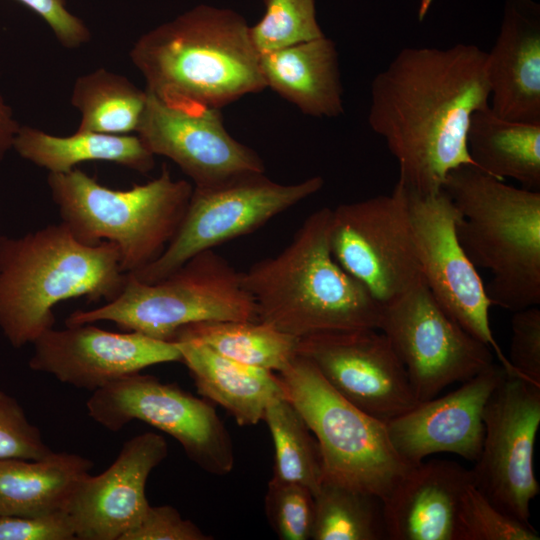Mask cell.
Returning a JSON list of instances; mask_svg holds the SVG:
<instances>
[{
    "label": "cell",
    "instance_id": "cell-20",
    "mask_svg": "<svg viewBox=\"0 0 540 540\" xmlns=\"http://www.w3.org/2000/svg\"><path fill=\"white\" fill-rule=\"evenodd\" d=\"M486 71L496 115L540 124V8L533 0H506Z\"/></svg>",
    "mask_w": 540,
    "mask_h": 540
},
{
    "label": "cell",
    "instance_id": "cell-32",
    "mask_svg": "<svg viewBox=\"0 0 540 540\" xmlns=\"http://www.w3.org/2000/svg\"><path fill=\"white\" fill-rule=\"evenodd\" d=\"M531 525L504 513L471 483L461 497L455 540H539Z\"/></svg>",
    "mask_w": 540,
    "mask_h": 540
},
{
    "label": "cell",
    "instance_id": "cell-33",
    "mask_svg": "<svg viewBox=\"0 0 540 540\" xmlns=\"http://www.w3.org/2000/svg\"><path fill=\"white\" fill-rule=\"evenodd\" d=\"M268 521L282 540L312 538L314 494L305 486L270 480L265 496Z\"/></svg>",
    "mask_w": 540,
    "mask_h": 540
},
{
    "label": "cell",
    "instance_id": "cell-3",
    "mask_svg": "<svg viewBox=\"0 0 540 540\" xmlns=\"http://www.w3.org/2000/svg\"><path fill=\"white\" fill-rule=\"evenodd\" d=\"M331 220L332 209L316 210L279 254L241 272L260 321L298 338L378 329L381 305L332 255Z\"/></svg>",
    "mask_w": 540,
    "mask_h": 540
},
{
    "label": "cell",
    "instance_id": "cell-23",
    "mask_svg": "<svg viewBox=\"0 0 540 540\" xmlns=\"http://www.w3.org/2000/svg\"><path fill=\"white\" fill-rule=\"evenodd\" d=\"M175 343L198 393L222 406L241 426L263 420L267 405L285 396L275 372L234 361L197 340Z\"/></svg>",
    "mask_w": 540,
    "mask_h": 540
},
{
    "label": "cell",
    "instance_id": "cell-29",
    "mask_svg": "<svg viewBox=\"0 0 540 540\" xmlns=\"http://www.w3.org/2000/svg\"><path fill=\"white\" fill-rule=\"evenodd\" d=\"M263 420L274 444L270 480L299 484L315 495L324 478L322 454L299 411L285 396L277 397L267 405Z\"/></svg>",
    "mask_w": 540,
    "mask_h": 540
},
{
    "label": "cell",
    "instance_id": "cell-6",
    "mask_svg": "<svg viewBox=\"0 0 540 540\" xmlns=\"http://www.w3.org/2000/svg\"><path fill=\"white\" fill-rule=\"evenodd\" d=\"M47 184L61 223L86 245L114 243L125 273H134L165 250L187 210L193 185L175 180L163 165L145 184L118 190L84 171L49 173Z\"/></svg>",
    "mask_w": 540,
    "mask_h": 540
},
{
    "label": "cell",
    "instance_id": "cell-22",
    "mask_svg": "<svg viewBox=\"0 0 540 540\" xmlns=\"http://www.w3.org/2000/svg\"><path fill=\"white\" fill-rule=\"evenodd\" d=\"M266 88L302 113L335 118L344 113L336 44L325 35L259 55Z\"/></svg>",
    "mask_w": 540,
    "mask_h": 540
},
{
    "label": "cell",
    "instance_id": "cell-31",
    "mask_svg": "<svg viewBox=\"0 0 540 540\" xmlns=\"http://www.w3.org/2000/svg\"><path fill=\"white\" fill-rule=\"evenodd\" d=\"M262 18L250 26L259 55L324 36L316 17L315 0H263Z\"/></svg>",
    "mask_w": 540,
    "mask_h": 540
},
{
    "label": "cell",
    "instance_id": "cell-35",
    "mask_svg": "<svg viewBox=\"0 0 540 540\" xmlns=\"http://www.w3.org/2000/svg\"><path fill=\"white\" fill-rule=\"evenodd\" d=\"M507 359L517 377L540 385V309L513 312Z\"/></svg>",
    "mask_w": 540,
    "mask_h": 540
},
{
    "label": "cell",
    "instance_id": "cell-10",
    "mask_svg": "<svg viewBox=\"0 0 540 540\" xmlns=\"http://www.w3.org/2000/svg\"><path fill=\"white\" fill-rule=\"evenodd\" d=\"M330 248L381 306L424 282L400 180L390 194L332 209Z\"/></svg>",
    "mask_w": 540,
    "mask_h": 540
},
{
    "label": "cell",
    "instance_id": "cell-12",
    "mask_svg": "<svg viewBox=\"0 0 540 540\" xmlns=\"http://www.w3.org/2000/svg\"><path fill=\"white\" fill-rule=\"evenodd\" d=\"M378 330L404 366L418 401L436 397L493 363L492 350L443 310L425 281L381 306Z\"/></svg>",
    "mask_w": 540,
    "mask_h": 540
},
{
    "label": "cell",
    "instance_id": "cell-5",
    "mask_svg": "<svg viewBox=\"0 0 540 540\" xmlns=\"http://www.w3.org/2000/svg\"><path fill=\"white\" fill-rule=\"evenodd\" d=\"M458 211V240L476 268L491 273V305L515 312L540 304V191L518 188L473 165L446 176Z\"/></svg>",
    "mask_w": 540,
    "mask_h": 540
},
{
    "label": "cell",
    "instance_id": "cell-17",
    "mask_svg": "<svg viewBox=\"0 0 540 540\" xmlns=\"http://www.w3.org/2000/svg\"><path fill=\"white\" fill-rule=\"evenodd\" d=\"M136 133L154 156L172 160L196 188L265 172L261 157L228 133L218 109L188 114L148 94Z\"/></svg>",
    "mask_w": 540,
    "mask_h": 540
},
{
    "label": "cell",
    "instance_id": "cell-27",
    "mask_svg": "<svg viewBox=\"0 0 540 540\" xmlns=\"http://www.w3.org/2000/svg\"><path fill=\"white\" fill-rule=\"evenodd\" d=\"M197 340L239 363L280 373L297 356L299 339L258 321H204L182 327L172 342Z\"/></svg>",
    "mask_w": 540,
    "mask_h": 540
},
{
    "label": "cell",
    "instance_id": "cell-39",
    "mask_svg": "<svg viewBox=\"0 0 540 540\" xmlns=\"http://www.w3.org/2000/svg\"><path fill=\"white\" fill-rule=\"evenodd\" d=\"M21 125L15 119L12 108L0 93V162L13 149L16 135Z\"/></svg>",
    "mask_w": 540,
    "mask_h": 540
},
{
    "label": "cell",
    "instance_id": "cell-11",
    "mask_svg": "<svg viewBox=\"0 0 540 540\" xmlns=\"http://www.w3.org/2000/svg\"><path fill=\"white\" fill-rule=\"evenodd\" d=\"M86 407L109 431L139 420L177 440L202 470L219 476L233 470L232 440L215 409L175 384L140 372L126 375L92 392Z\"/></svg>",
    "mask_w": 540,
    "mask_h": 540
},
{
    "label": "cell",
    "instance_id": "cell-1",
    "mask_svg": "<svg viewBox=\"0 0 540 540\" xmlns=\"http://www.w3.org/2000/svg\"><path fill=\"white\" fill-rule=\"evenodd\" d=\"M486 59L474 44L406 47L373 78L368 123L409 189L437 193L451 170L473 165L466 136L474 112L489 106Z\"/></svg>",
    "mask_w": 540,
    "mask_h": 540
},
{
    "label": "cell",
    "instance_id": "cell-24",
    "mask_svg": "<svg viewBox=\"0 0 540 540\" xmlns=\"http://www.w3.org/2000/svg\"><path fill=\"white\" fill-rule=\"evenodd\" d=\"M94 466L88 458L52 452L42 459H0V516L66 510L78 482Z\"/></svg>",
    "mask_w": 540,
    "mask_h": 540
},
{
    "label": "cell",
    "instance_id": "cell-36",
    "mask_svg": "<svg viewBox=\"0 0 540 540\" xmlns=\"http://www.w3.org/2000/svg\"><path fill=\"white\" fill-rule=\"evenodd\" d=\"M192 521L182 518L170 505L147 508L136 526L125 533L121 540H210Z\"/></svg>",
    "mask_w": 540,
    "mask_h": 540
},
{
    "label": "cell",
    "instance_id": "cell-7",
    "mask_svg": "<svg viewBox=\"0 0 540 540\" xmlns=\"http://www.w3.org/2000/svg\"><path fill=\"white\" fill-rule=\"evenodd\" d=\"M228 320L258 321L257 306L242 284L241 272L214 250H206L153 283L127 273L115 299L74 311L65 325L110 321L125 331L172 342L187 325Z\"/></svg>",
    "mask_w": 540,
    "mask_h": 540
},
{
    "label": "cell",
    "instance_id": "cell-14",
    "mask_svg": "<svg viewBox=\"0 0 540 540\" xmlns=\"http://www.w3.org/2000/svg\"><path fill=\"white\" fill-rule=\"evenodd\" d=\"M407 204L424 281L443 310L487 345L510 377H517L490 325L491 302L485 285L461 246L458 211L442 189L423 194L407 186Z\"/></svg>",
    "mask_w": 540,
    "mask_h": 540
},
{
    "label": "cell",
    "instance_id": "cell-8",
    "mask_svg": "<svg viewBox=\"0 0 540 540\" xmlns=\"http://www.w3.org/2000/svg\"><path fill=\"white\" fill-rule=\"evenodd\" d=\"M278 376L318 441L323 481L383 500L411 467L390 442L386 423L346 400L301 355Z\"/></svg>",
    "mask_w": 540,
    "mask_h": 540
},
{
    "label": "cell",
    "instance_id": "cell-16",
    "mask_svg": "<svg viewBox=\"0 0 540 540\" xmlns=\"http://www.w3.org/2000/svg\"><path fill=\"white\" fill-rule=\"evenodd\" d=\"M29 367L58 381L94 392L126 375L161 363L181 362L175 342L141 333L103 330L93 323L54 327L33 343Z\"/></svg>",
    "mask_w": 540,
    "mask_h": 540
},
{
    "label": "cell",
    "instance_id": "cell-21",
    "mask_svg": "<svg viewBox=\"0 0 540 540\" xmlns=\"http://www.w3.org/2000/svg\"><path fill=\"white\" fill-rule=\"evenodd\" d=\"M471 469L432 459L413 465L382 500L389 540H455L461 497Z\"/></svg>",
    "mask_w": 540,
    "mask_h": 540
},
{
    "label": "cell",
    "instance_id": "cell-25",
    "mask_svg": "<svg viewBox=\"0 0 540 540\" xmlns=\"http://www.w3.org/2000/svg\"><path fill=\"white\" fill-rule=\"evenodd\" d=\"M13 149L23 159L48 170L66 173L82 162H112L141 174L155 165V156L137 135H112L76 131L62 137L30 126H21Z\"/></svg>",
    "mask_w": 540,
    "mask_h": 540
},
{
    "label": "cell",
    "instance_id": "cell-26",
    "mask_svg": "<svg viewBox=\"0 0 540 540\" xmlns=\"http://www.w3.org/2000/svg\"><path fill=\"white\" fill-rule=\"evenodd\" d=\"M466 145L482 172L540 191V124L503 119L488 106L472 115Z\"/></svg>",
    "mask_w": 540,
    "mask_h": 540
},
{
    "label": "cell",
    "instance_id": "cell-13",
    "mask_svg": "<svg viewBox=\"0 0 540 540\" xmlns=\"http://www.w3.org/2000/svg\"><path fill=\"white\" fill-rule=\"evenodd\" d=\"M483 423L473 484L501 511L530 524V504L540 491L533 461L540 385L506 376L485 405Z\"/></svg>",
    "mask_w": 540,
    "mask_h": 540
},
{
    "label": "cell",
    "instance_id": "cell-9",
    "mask_svg": "<svg viewBox=\"0 0 540 540\" xmlns=\"http://www.w3.org/2000/svg\"><path fill=\"white\" fill-rule=\"evenodd\" d=\"M323 185L320 176L295 184H280L264 172H255L214 187L193 186L183 220L163 253L130 274L145 283L159 281L195 255L256 231L320 191Z\"/></svg>",
    "mask_w": 540,
    "mask_h": 540
},
{
    "label": "cell",
    "instance_id": "cell-30",
    "mask_svg": "<svg viewBox=\"0 0 540 540\" xmlns=\"http://www.w3.org/2000/svg\"><path fill=\"white\" fill-rule=\"evenodd\" d=\"M313 540L387 539L382 500L323 481L314 495Z\"/></svg>",
    "mask_w": 540,
    "mask_h": 540
},
{
    "label": "cell",
    "instance_id": "cell-37",
    "mask_svg": "<svg viewBox=\"0 0 540 540\" xmlns=\"http://www.w3.org/2000/svg\"><path fill=\"white\" fill-rule=\"evenodd\" d=\"M0 540H77L66 510L36 516H0Z\"/></svg>",
    "mask_w": 540,
    "mask_h": 540
},
{
    "label": "cell",
    "instance_id": "cell-34",
    "mask_svg": "<svg viewBox=\"0 0 540 540\" xmlns=\"http://www.w3.org/2000/svg\"><path fill=\"white\" fill-rule=\"evenodd\" d=\"M53 452L19 402L0 390V459H42Z\"/></svg>",
    "mask_w": 540,
    "mask_h": 540
},
{
    "label": "cell",
    "instance_id": "cell-2",
    "mask_svg": "<svg viewBox=\"0 0 540 540\" xmlns=\"http://www.w3.org/2000/svg\"><path fill=\"white\" fill-rule=\"evenodd\" d=\"M249 28L237 12L201 4L141 35L130 60L167 107L221 110L266 89Z\"/></svg>",
    "mask_w": 540,
    "mask_h": 540
},
{
    "label": "cell",
    "instance_id": "cell-28",
    "mask_svg": "<svg viewBox=\"0 0 540 540\" xmlns=\"http://www.w3.org/2000/svg\"><path fill=\"white\" fill-rule=\"evenodd\" d=\"M148 94L123 75L99 68L79 76L71 104L80 112L76 131L112 135L136 132Z\"/></svg>",
    "mask_w": 540,
    "mask_h": 540
},
{
    "label": "cell",
    "instance_id": "cell-15",
    "mask_svg": "<svg viewBox=\"0 0 540 540\" xmlns=\"http://www.w3.org/2000/svg\"><path fill=\"white\" fill-rule=\"evenodd\" d=\"M297 354L312 362L346 400L383 422L420 402L388 338L378 329L303 337Z\"/></svg>",
    "mask_w": 540,
    "mask_h": 540
},
{
    "label": "cell",
    "instance_id": "cell-4",
    "mask_svg": "<svg viewBox=\"0 0 540 540\" xmlns=\"http://www.w3.org/2000/svg\"><path fill=\"white\" fill-rule=\"evenodd\" d=\"M126 274L114 243L83 244L61 222L19 237L0 235V330L15 348L32 344L54 327L58 303L110 302Z\"/></svg>",
    "mask_w": 540,
    "mask_h": 540
},
{
    "label": "cell",
    "instance_id": "cell-19",
    "mask_svg": "<svg viewBox=\"0 0 540 540\" xmlns=\"http://www.w3.org/2000/svg\"><path fill=\"white\" fill-rule=\"evenodd\" d=\"M506 376L504 368L493 362L456 390L420 401L409 411L385 422L398 455L410 466L443 452L474 462L484 439L485 405Z\"/></svg>",
    "mask_w": 540,
    "mask_h": 540
},
{
    "label": "cell",
    "instance_id": "cell-38",
    "mask_svg": "<svg viewBox=\"0 0 540 540\" xmlns=\"http://www.w3.org/2000/svg\"><path fill=\"white\" fill-rule=\"evenodd\" d=\"M38 14L51 28L59 43L69 49L86 44L91 33L82 19L66 8V0H17Z\"/></svg>",
    "mask_w": 540,
    "mask_h": 540
},
{
    "label": "cell",
    "instance_id": "cell-18",
    "mask_svg": "<svg viewBox=\"0 0 540 540\" xmlns=\"http://www.w3.org/2000/svg\"><path fill=\"white\" fill-rule=\"evenodd\" d=\"M167 454L166 440L146 432L127 440L104 472L86 474L66 507L77 540H121L136 526L150 505L148 477Z\"/></svg>",
    "mask_w": 540,
    "mask_h": 540
}]
</instances>
